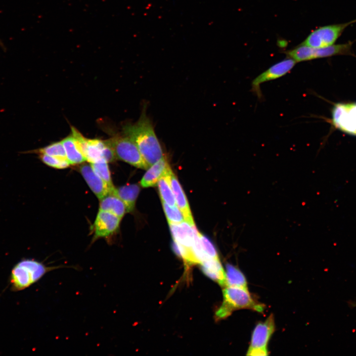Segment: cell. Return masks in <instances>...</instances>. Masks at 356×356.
<instances>
[{
    "mask_svg": "<svg viewBox=\"0 0 356 356\" xmlns=\"http://www.w3.org/2000/svg\"><path fill=\"white\" fill-rule=\"evenodd\" d=\"M122 132L134 141L149 167L164 157L152 122L146 115V106L138 121L134 124H125Z\"/></svg>",
    "mask_w": 356,
    "mask_h": 356,
    "instance_id": "1",
    "label": "cell"
},
{
    "mask_svg": "<svg viewBox=\"0 0 356 356\" xmlns=\"http://www.w3.org/2000/svg\"><path fill=\"white\" fill-rule=\"evenodd\" d=\"M64 267H48L34 259H22L11 270L9 277L10 289L14 292L24 290L37 282L48 272Z\"/></svg>",
    "mask_w": 356,
    "mask_h": 356,
    "instance_id": "2",
    "label": "cell"
},
{
    "mask_svg": "<svg viewBox=\"0 0 356 356\" xmlns=\"http://www.w3.org/2000/svg\"><path fill=\"white\" fill-rule=\"evenodd\" d=\"M223 302L216 312L218 319L228 316L238 309H248L262 312L265 306L255 301L247 288L226 286L223 290Z\"/></svg>",
    "mask_w": 356,
    "mask_h": 356,
    "instance_id": "3",
    "label": "cell"
},
{
    "mask_svg": "<svg viewBox=\"0 0 356 356\" xmlns=\"http://www.w3.org/2000/svg\"><path fill=\"white\" fill-rule=\"evenodd\" d=\"M105 141L113 149L117 159L137 168L146 170L149 167L135 143L126 135L115 134Z\"/></svg>",
    "mask_w": 356,
    "mask_h": 356,
    "instance_id": "4",
    "label": "cell"
},
{
    "mask_svg": "<svg viewBox=\"0 0 356 356\" xmlns=\"http://www.w3.org/2000/svg\"><path fill=\"white\" fill-rule=\"evenodd\" d=\"M356 21L319 27L312 31L301 44L315 48L332 45L346 27Z\"/></svg>",
    "mask_w": 356,
    "mask_h": 356,
    "instance_id": "5",
    "label": "cell"
},
{
    "mask_svg": "<svg viewBox=\"0 0 356 356\" xmlns=\"http://www.w3.org/2000/svg\"><path fill=\"white\" fill-rule=\"evenodd\" d=\"M332 121L336 128L356 135V102L336 104L332 109Z\"/></svg>",
    "mask_w": 356,
    "mask_h": 356,
    "instance_id": "6",
    "label": "cell"
},
{
    "mask_svg": "<svg viewBox=\"0 0 356 356\" xmlns=\"http://www.w3.org/2000/svg\"><path fill=\"white\" fill-rule=\"evenodd\" d=\"M297 62L287 57L272 65L264 72L257 76L252 82L251 90L259 99L262 97L261 85L280 78L288 73Z\"/></svg>",
    "mask_w": 356,
    "mask_h": 356,
    "instance_id": "7",
    "label": "cell"
},
{
    "mask_svg": "<svg viewBox=\"0 0 356 356\" xmlns=\"http://www.w3.org/2000/svg\"><path fill=\"white\" fill-rule=\"evenodd\" d=\"M121 219L112 213L99 210L93 225L94 236L92 242L113 235L118 230Z\"/></svg>",
    "mask_w": 356,
    "mask_h": 356,
    "instance_id": "8",
    "label": "cell"
},
{
    "mask_svg": "<svg viewBox=\"0 0 356 356\" xmlns=\"http://www.w3.org/2000/svg\"><path fill=\"white\" fill-rule=\"evenodd\" d=\"M274 329V320L272 314L265 321L258 323L253 330L248 352L262 351L268 352L267 345Z\"/></svg>",
    "mask_w": 356,
    "mask_h": 356,
    "instance_id": "9",
    "label": "cell"
},
{
    "mask_svg": "<svg viewBox=\"0 0 356 356\" xmlns=\"http://www.w3.org/2000/svg\"><path fill=\"white\" fill-rule=\"evenodd\" d=\"M166 176L173 192L176 205L182 212L185 221L192 226L195 225L185 193L171 169Z\"/></svg>",
    "mask_w": 356,
    "mask_h": 356,
    "instance_id": "10",
    "label": "cell"
},
{
    "mask_svg": "<svg viewBox=\"0 0 356 356\" xmlns=\"http://www.w3.org/2000/svg\"><path fill=\"white\" fill-rule=\"evenodd\" d=\"M79 171L91 191L100 200L112 192L114 187H110L93 171L90 165L83 164Z\"/></svg>",
    "mask_w": 356,
    "mask_h": 356,
    "instance_id": "11",
    "label": "cell"
},
{
    "mask_svg": "<svg viewBox=\"0 0 356 356\" xmlns=\"http://www.w3.org/2000/svg\"><path fill=\"white\" fill-rule=\"evenodd\" d=\"M174 241L188 248H192L197 231L195 225L192 226L184 221L178 224H169Z\"/></svg>",
    "mask_w": 356,
    "mask_h": 356,
    "instance_id": "12",
    "label": "cell"
},
{
    "mask_svg": "<svg viewBox=\"0 0 356 356\" xmlns=\"http://www.w3.org/2000/svg\"><path fill=\"white\" fill-rule=\"evenodd\" d=\"M171 169L167 159L163 157L147 169L140 180L141 186L143 187L155 186L158 180L166 175Z\"/></svg>",
    "mask_w": 356,
    "mask_h": 356,
    "instance_id": "13",
    "label": "cell"
},
{
    "mask_svg": "<svg viewBox=\"0 0 356 356\" xmlns=\"http://www.w3.org/2000/svg\"><path fill=\"white\" fill-rule=\"evenodd\" d=\"M107 146L105 140L87 138L85 143L81 148V152L85 157L86 161L92 163L104 159V154Z\"/></svg>",
    "mask_w": 356,
    "mask_h": 356,
    "instance_id": "14",
    "label": "cell"
},
{
    "mask_svg": "<svg viewBox=\"0 0 356 356\" xmlns=\"http://www.w3.org/2000/svg\"><path fill=\"white\" fill-rule=\"evenodd\" d=\"M203 272L222 286H226L225 271L219 259H211L201 264Z\"/></svg>",
    "mask_w": 356,
    "mask_h": 356,
    "instance_id": "15",
    "label": "cell"
},
{
    "mask_svg": "<svg viewBox=\"0 0 356 356\" xmlns=\"http://www.w3.org/2000/svg\"><path fill=\"white\" fill-rule=\"evenodd\" d=\"M140 188L136 184H130L114 188L112 193L118 196L124 203L127 212H132L135 206Z\"/></svg>",
    "mask_w": 356,
    "mask_h": 356,
    "instance_id": "16",
    "label": "cell"
},
{
    "mask_svg": "<svg viewBox=\"0 0 356 356\" xmlns=\"http://www.w3.org/2000/svg\"><path fill=\"white\" fill-rule=\"evenodd\" d=\"M99 210L112 213L121 219L127 212L124 203L112 192L100 200Z\"/></svg>",
    "mask_w": 356,
    "mask_h": 356,
    "instance_id": "17",
    "label": "cell"
},
{
    "mask_svg": "<svg viewBox=\"0 0 356 356\" xmlns=\"http://www.w3.org/2000/svg\"><path fill=\"white\" fill-rule=\"evenodd\" d=\"M61 142L65 149L66 158L70 164L77 165L86 161L71 134L63 138Z\"/></svg>",
    "mask_w": 356,
    "mask_h": 356,
    "instance_id": "18",
    "label": "cell"
},
{
    "mask_svg": "<svg viewBox=\"0 0 356 356\" xmlns=\"http://www.w3.org/2000/svg\"><path fill=\"white\" fill-rule=\"evenodd\" d=\"M225 275L226 286L247 288V281L244 275L235 266L227 264L226 265Z\"/></svg>",
    "mask_w": 356,
    "mask_h": 356,
    "instance_id": "19",
    "label": "cell"
},
{
    "mask_svg": "<svg viewBox=\"0 0 356 356\" xmlns=\"http://www.w3.org/2000/svg\"><path fill=\"white\" fill-rule=\"evenodd\" d=\"M157 184L162 202L172 206L177 205L173 192L166 175L162 177Z\"/></svg>",
    "mask_w": 356,
    "mask_h": 356,
    "instance_id": "20",
    "label": "cell"
},
{
    "mask_svg": "<svg viewBox=\"0 0 356 356\" xmlns=\"http://www.w3.org/2000/svg\"><path fill=\"white\" fill-rule=\"evenodd\" d=\"M24 153H35L38 154H44L50 156L66 158L65 149L61 141L53 142L45 147L25 152Z\"/></svg>",
    "mask_w": 356,
    "mask_h": 356,
    "instance_id": "21",
    "label": "cell"
},
{
    "mask_svg": "<svg viewBox=\"0 0 356 356\" xmlns=\"http://www.w3.org/2000/svg\"><path fill=\"white\" fill-rule=\"evenodd\" d=\"M108 162L104 159L90 163V166L95 174L103 179L110 187H114L108 165Z\"/></svg>",
    "mask_w": 356,
    "mask_h": 356,
    "instance_id": "22",
    "label": "cell"
},
{
    "mask_svg": "<svg viewBox=\"0 0 356 356\" xmlns=\"http://www.w3.org/2000/svg\"><path fill=\"white\" fill-rule=\"evenodd\" d=\"M162 204L169 224H178L185 221L182 212L177 205L172 206L163 202Z\"/></svg>",
    "mask_w": 356,
    "mask_h": 356,
    "instance_id": "23",
    "label": "cell"
},
{
    "mask_svg": "<svg viewBox=\"0 0 356 356\" xmlns=\"http://www.w3.org/2000/svg\"><path fill=\"white\" fill-rule=\"evenodd\" d=\"M173 249L174 252L181 257L187 264L192 265L198 264L196 260L192 248H188L174 241Z\"/></svg>",
    "mask_w": 356,
    "mask_h": 356,
    "instance_id": "24",
    "label": "cell"
},
{
    "mask_svg": "<svg viewBox=\"0 0 356 356\" xmlns=\"http://www.w3.org/2000/svg\"><path fill=\"white\" fill-rule=\"evenodd\" d=\"M39 158L46 165L56 169H65L70 165L66 158L44 154H39Z\"/></svg>",
    "mask_w": 356,
    "mask_h": 356,
    "instance_id": "25",
    "label": "cell"
},
{
    "mask_svg": "<svg viewBox=\"0 0 356 356\" xmlns=\"http://www.w3.org/2000/svg\"><path fill=\"white\" fill-rule=\"evenodd\" d=\"M199 236L202 248L208 259H219L217 251L212 242L200 232Z\"/></svg>",
    "mask_w": 356,
    "mask_h": 356,
    "instance_id": "26",
    "label": "cell"
},
{
    "mask_svg": "<svg viewBox=\"0 0 356 356\" xmlns=\"http://www.w3.org/2000/svg\"><path fill=\"white\" fill-rule=\"evenodd\" d=\"M349 305L352 308L356 307V302L350 301Z\"/></svg>",
    "mask_w": 356,
    "mask_h": 356,
    "instance_id": "27",
    "label": "cell"
},
{
    "mask_svg": "<svg viewBox=\"0 0 356 356\" xmlns=\"http://www.w3.org/2000/svg\"><path fill=\"white\" fill-rule=\"evenodd\" d=\"M0 46L2 48H3V47H4L3 44L0 40Z\"/></svg>",
    "mask_w": 356,
    "mask_h": 356,
    "instance_id": "28",
    "label": "cell"
}]
</instances>
